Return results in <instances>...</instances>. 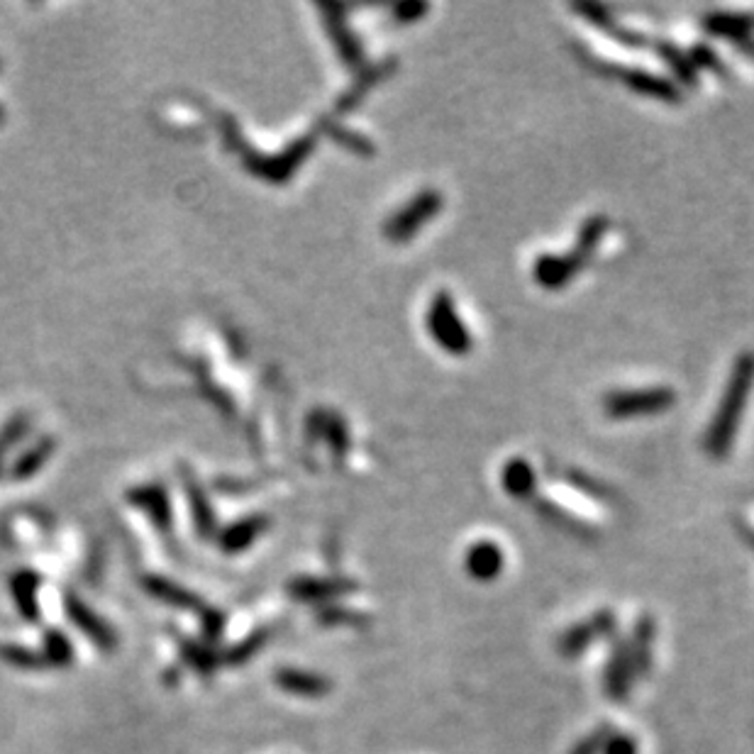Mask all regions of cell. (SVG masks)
<instances>
[{
    "label": "cell",
    "mask_w": 754,
    "mask_h": 754,
    "mask_svg": "<svg viewBox=\"0 0 754 754\" xmlns=\"http://www.w3.org/2000/svg\"><path fill=\"white\" fill-rule=\"evenodd\" d=\"M0 659H3L5 664H10V667H18V669H40L47 664L40 654L25 650V647H18V645L0 647Z\"/></svg>",
    "instance_id": "obj_15"
},
{
    "label": "cell",
    "mask_w": 754,
    "mask_h": 754,
    "mask_svg": "<svg viewBox=\"0 0 754 754\" xmlns=\"http://www.w3.org/2000/svg\"><path fill=\"white\" fill-rule=\"evenodd\" d=\"M613 74L620 81L628 83L632 91L645 93V96L662 98V101H676V86L669 81L657 79V76L647 74V71H628V69H613Z\"/></svg>",
    "instance_id": "obj_8"
},
{
    "label": "cell",
    "mask_w": 754,
    "mask_h": 754,
    "mask_svg": "<svg viewBox=\"0 0 754 754\" xmlns=\"http://www.w3.org/2000/svg\"><path fill=\"white\" fill-rule=\"evenodd\" d=\"M276 684L288 693H296V696H318L325 691V681L320 676L298 672V669H284V672L276 674Z\"/></svg>",
    "instance_id": "obj_10"
},
{
    "label": "cell",
    "mask_w": 754,
    "mask_h": 754,
    "mask_svg": "<svg viewBox=\"0 0 754 754\" xmlns=\"http://www.w3.org/2000/svg\"><path fill=\"white\" fill-rule=\"evenodd\" d=\"M425 10H428V5H420V3L401 5V8H398V18H401L403 22H410V20H413V15L425 13Z\"/></svg>",
    "instance_id": "obj_19"
},
{
    "label": "cell",
    "mask_w": 754,
    "mask_h": 754,
    "mask_svg": "<svg viewBox=\"0 0 754 754\" xmlns=\"http://www.w3.org/2000/svg\"><path fill=\"white\" fill-rule=\"evenodd\" d=\"M754 384V354L745 352L735 362L723 398H720L718 413H715L711 428H708L706 449L713 457H725L735 440V432L740 428L742 413H745L750 388Z\"/></svg>",
    "instance_id": "obj_1"
},
{
    "label": "cell",
    "mask_w": 754,
    "mask_h": 754,
    "mask_svg": "<svg viewBox=\"0 0 754 754\" xmlns=\"http://www.w3.org/2000/svg\"><path fill=\"white\" fill-rule=\"evenodd\" d=\"M37 584H40V579L32 574H18L13 579L15 606H18V611L25 620H35L37 615H40V606H37Z\"/></svg>",
    "instance_id": "obj_9"
},
{
    "label": "cell",
    "mask_w": 754,
    "mask_h": 754,
    "mask_svg": "<svg viewBox=\"0 0 754 754\" xmlns=\"http://www.w3.org/2000/svg\"><path fill=\"white\" fill-rule=\"evenodd\" d=\"M428 327L432 340L449 354H467L471 349V335L467 325L459 318L457 308H454L452 296L447 291H440L432 298L428 310Z\"/></svg>",
    "instance_id": "obj_3"
},
{
    "label": "cell",
    "mask_w": 754,
    "mask_h": 754,
    "mask_svg": "<svg viewBox=\"0 0 754 754\" xmlns=\"http://www.w3.org/2000/svg\"><path fill=\"white\" fill-rule=\"evenodd\" d=\"M608 230L606 218H591L584 225V230L579 232V240H576L574 249H569L562 257H540L535 262V281L547 288H559L569 284L574 279L576 271L586 264L589 252L598 245V240L603 237V232Z\"/></svg>",
    "instance_id": "obj_2"
},
{
    "label": "cell",
    "mask_w": 754,
    "mask_h": 754,
    "mask_svg": "<svg viewBox=\"0 0 754 754\" xmlns=\"http://www.w3.org/2000/svg\"><path fill=\"white\" fill-rule=\"evenodd\" d=\"M201 623H203L205 637L215 640V637H220V632H223L225 618H223V613L213 611V608H205V611L201 613Z\"/></svg>",
    "instance_id": "obj_18"
},
{
    "label": "cell",
    "mask_w": 754,
    "mask_h": 754,
    "mask_svg": "<svg viewBox=\"0 0 754 754\" xmlns=\"http://www.w3.org/2000/svg\"><path fill=\"white\" fill-rule=\"evenodd\" d=\"M498 564H501V552H498L496 545H491V542H481V545H476L469 554V569L474 571L476 576L496 574Z\"/></svg>",
    "instance_id": "obj_14"
},
{
    "label": "cell",
    "mask_w": 754,
    "mask_h": 754,
    "mask_svg": "<svg viewBox=\"0 0 754 754\" xmlns=\"http://www.w3.org/2000/svg\"><path fill=\"white\" fill-rule=\"evenodd\" d=\"M708 32L720 37H728L735 42H747L754 32V15H737V13H711L703 20Z\"/></svg>",
    "instance_id": "obj_7"
},
{
    "label": "cell",
    "mask_w": 754,
    "mask_h": 754,
    "mask_svg": "<svg viewBox=\"0 0 754 754\" xmlns=\"http://www.w3.org/2000/svg\"><path fill=\"white\" fill-rule=\"evenodd\" d=\"M181 652H184L186 662H191L193 669H198L201 674H210L215 669V657L210 645H191V642H184Z\"/></svg>",
    "instance_id": "obj_17"
},
{
    "label": "cell",
    "mask_w": 754,
    "mask_h": 754,
    "mask_svg": "<svg viewBox=\"0 0 754 754\" xmlns=\"http://www.w3.org/2000/svg\"><path fill=\"white\" fill-rule=\"evenodd\" d=\"M74 659V647L69 645L64 632L49 630L44 635V662L49 667H66Z\"/></svg>",
    "instance_id": "obj_13"
},
{
    "label": "cell",
    "mask_w": 754,
    "mask_h": 754,
    "mask_svg": "<svg viewBox=\"0 0 754 754\" xmlns=\"http://www.w3.org/2000/svg\"><path fill=\"white\" fill-rule=\"evenodd\" d=\"M66 615H69L71 620H74V625L79 628L83 635L88 637V640L96 642L98 647L105 652L115 650V642H118V637H115L113 628H110L108 623L101 618V615H96L91 611V608L86 606V603H81L79 598H66Z\"/></svg>",
    "instance_id": "obj_6"
},
{
    "label": "cell",
    "mask_w": 754,
    "mask_h": 754,
    "mask_svg": "<svg viewBox=\"0 0 754 754\" xmlns=\"http://www.w3.org/2000/svg\"><path fill=\"white\" fill-rule=\"evenodd\" d=\"M442 208V196L437 191H420L408 205H403L386 225V235L393 242H406L415 237V232L428 225Z\"/></svg>",
    "instance_id": "obj_5"
},
{
    "label": "cell",
    "mask_w": 754,
    "mask_h": 754,
    "mask_svg": "<svg viewBox=\"0 0 754 754\" xmlns=\"http://www.w3.org/2000/svg\"><path fill=\"white\" fill-rule=\"evenodd\" d=\"M676 396L672 388H645V391H618L606 398V413L611 418H637V415L664 413L674 406Z\"/></svg>",
    "instance_id": "obj_4"
},
{
    "label": "cell",
    "mask_w": 754,
    "mask_h": 754,
    "mask_svg": "<svg viewBox=\"0 0 754 754\" xmlns=\"http://www.w3.org/2000/svg\"><path fill=\"white\" fill-rule=\"evenodd\" d=\"M266 635H269V632H266V630L252 632V635L245 637V640H242L240 645H235L230 652H227V662L235 664V667L245 664L249 657H254V654L262 650L264 642H266Z\"/></svg>",
    "instance_id": "obj_16"
},
{
    "label": "cell",
    "mask_w": 754,
    "mask_h": 754,
    "mask_svg": "<svg viewBox=\"0 0 754 754\" xmlns=\"http://www.w3.org/2000/svg\"><path fill=\"white\" fill-rule=\"evenodd\" d=\"M742 49H745V52H747V54H750V57L754 59V40H747V42H742Z\"/></svg>",
    "instance_id": "obj_20"
},
{
    "label": "cell",
    "mask_w": 754,
    "mask_h": 754,
    "mask_svg": "<svg viewBox=\"0 0 754 754\" xmlns=\"http://www.w3.org/2000/svg\"><path fill=\"white\" fill-rule=\"evenodd\" d=\"M147 589L149 593H154L159 601L171 603V606L176 608H186V611H198V608H201V603H198V598L193 596V593L179 589V586L169 584V581L147 579Z\"/></svg>",
    "instance_id": "obj_11"
},
{
    "label": "cell",
    "mask_w": 754,
    "mask_h": 754,
    "mask_svg": "<svg viewBox=\"0 0 754 754\" xmlns=\"http://www.w3.org/2000/svg\"><path fill=\"white\" fill-rule=\"evenodd\" d=\"M503 484H506V491L513 493V496H528L532 486H535V474H532L530 464L523 462V459L508 462V467L503 469Z\"/></svg>",
    "instance_id": "obj_12"
}]
</instances>
